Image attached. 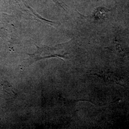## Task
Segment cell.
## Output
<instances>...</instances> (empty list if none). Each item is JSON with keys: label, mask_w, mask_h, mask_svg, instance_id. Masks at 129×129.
I'll use <instances>...</instances> for the list:
<instances>
[{"label": "cell", "mask_w": 129, "mask_h": 129, "mask_svg": "<svg viewBox=\"0 0 129 129\" xmlns=\"http://www.w3.org/2000/svg\"><path fill=\"white\" fill-rule=\"evenodd\" d=\"M64 44L57 45L50 47L49 46H39L37 45L36 46L37 50L33 54H28L30 56V62H34L38 60L50 57H57L67 59V55L68 54L63 50Z\"/></svg>", "instance_id": "6da1fadb"}, {"label": "cell", "mask_w": 129, "mask_h": 129, "mask_svg": "<svg viewBox=\"0 0 129 129\" xmlns=\"http://www.w3.org/2000/svg\"><path fill=\"white\" fill-rule=\"evenodd\" d=\"M55 2H56V3H57V4H58V5H60V6H61V5L60 4V3H59L58 2H57V1H56V0H53Z\"/></svg>", "instance_id": "7a4b0ae2"}]
</instances>
